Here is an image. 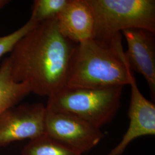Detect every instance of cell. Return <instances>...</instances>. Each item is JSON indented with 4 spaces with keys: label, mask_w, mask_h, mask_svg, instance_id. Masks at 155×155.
Listing matches in <instances>:
<instances>
[{
    "label": "cell",
    "mask_w": 155,
    "mask_h": 155,
    "mask_svg": "<svg viewBox=\"0 0 155 155\" xmlns=\"http://www.w3.org/2000/svg\"><path fill=\"white\" fill-rule=\"evenodd\" d=\"M76 45L61 35L56 18L39 23L9 52L12 77L28 83L31 93L48 98L66 87Z\"/></svg>",
    "instance_id": "obj_1"
},
{
    "label": "cell",
    "mask_w": 155,
    "mask_h": 155,
    "mask_svg": "<svg viewBox=\"0 0 155 155\" xmlns=\"http://www.w3.org/2000/svg\"><path fill=\"white\" fill-rule=\"evenodd\" d=\"M133 76L122 48L121 35L110 42L91 38L76 45L66 87H124L130 84Z\"/></svg>",
    "instance_id": "obj_2"
},
{
    "label": "cell",
    "mask_w": 155,
    "mask_h": 155,
    "mask_svg": "<svg viewBox=\"0 0 155 155\" xmlns=\"http://www.w3.org/2000/svg\"><path fill=\"white\" fill-rule=\"evenodd\" d=\"M94 18L93 39L109 42L132 28L155 33V0H86Z\"/></svg>",
    "instance_id": "obj_3"
},
{
    "label": "cell",
    "mask_w": 155,
    "mask_h": 155,
    "mask_svg": "<svg viewBox=\"0 0 155 155\" xmlns=\"http://www.w3.org/2000/svg\"><path fill=\"white\" fill-rule=\"evenodd\" d=\"M123 86L101 89L64 87L48 98L46 109L73 114L100 128L111 122L121 106Z\"/></svg>",
    "instance_id": "obj_4"
},
{
    "label": "cell",
    "mask_w": 155,
    "mask_h": 155,
    "mask_svg": "<svg viewBox=\"0 0 155 155\" xmlns=\"http://www.w3.org/2000/svg\"><path fill=\"white\" fill-rule=\"evenodd\" d=\"M45 130L50 137L82 155L98 145L105 135L100 128L73 114L47 110Z\"/></svg>",
    "instance_id": "obj_5"
},
{
    "label": "cell",
    "mask_w": 155,
    "mask_h": 155,
    "mask_svg": "<svg viewBox=\"0 0 155 155\" xmlns=\"http://www.w3.org/2000/svg\"><path fill=\"white\" fill-rule=\"evenodd\" d=\"M46 107L41 103L14 106L0 116V148L45 134Z\"/></svg>",
    "instance_id": "obj_6"
},
{
    "label": "cell",
    "mask_w": 155,
    "mask_h": 155,
    "mask_svg": "<svg viewBox=\"0 0 155 155\" xmlns=\"http://www.w3.org/2000/svg\"><path fill=\"white\" fill-rule=\"evenodd\" d=\"M131 93L128 117L129 125L120 142L107 155H121L133 140L155 134V105L140 91L133 76L130 83Z\"/></svg>",
    "instance_id": "obj_7"
},
{
    "label": "cell",
    "mask_w": 155,
    "mask_h": 155,
    "mask_svg": "<svg viewBox=\"0 0 155 155\" xmlns=\"http://www.w3.org/2000/svg\"><path fill=\"white\" fill-rule=\"evenodd\" d=\"M122 32L127 42L125 55L127 63L132 70L144 77L155 100V33L140 28L128 29Z\"/></svg>",
    "instance_id": "obj_8"
},
{
    "label": "cell",
    "mask_w": 155,
    "mask_h": 155,
    "mask_svg": "<svg viewBox=\"0 0 155 155\" xmlns=\"http://www.w3.org/2000/svg\"><path fill=\"white\" fill-rule=\"evenodd\" d=\"M56 19L61 35L74 43L93 38L94 16L86 0H68Z\"/></svg>",
    "instance_id": "obj_9"
},
{
    "label": "cell",
    "mask_w": 155,
    "mask_h": 155,
    "mask_svg": "<svg viewBox=\"0 0 155 155\" xmlns=\"http://www.w3.org/2000/svg\"><path fill=\"white\" fill-rule=\"evenodd\" d=\"M31 93L28 83H18L13 80L9 59L6 58L0 65V116L8 109L19 104Z\"/></svg>",
    "instance_id": "obj_10"
},
{
    "label": "cell",
    "mask_w": 155,
    "mask_h": 155,
    "mask_svg": "<svg viewBox=\"0 0 155 155\" xmlns=\"http://www.w3.org/2000/svg\"><path fill=\"white\" fill-rule=\"evenodd\" d=\"M21 155H83L45 134L29 141Z\"/></svg>",
    "instance_id": "obj_11"
},
{
    "label": "cell",
    "mask_w": 155,
    "mask_h": 155,
    "mask_svg": "<svg viewBox=\"0 0 155 155\" xmlns=\"http://www.w3.org/2000/svg\"><path fill=\"white\" fill-rule=\"evenodd\" d=\"M68 2V0H35L30 19L39 24L56 18Z\"/></svg>",
    "instance_id": "obj_12"
},
{
    "label": "cell",
    "mask_w": 155,
    "mask_h": 155,
    "mask_svg": "<svg viewBox=\"0 0 155 155\" xmlns=\"http://www.w3.org/2000/svg\"><path fill=\"white\" fill-rule=\"evenodd\" d=\"M38 24L29 18L27 22L16 31L5 36L0 37V59L6 54L9 53L17 41Z\"/></svg>",
    "instance_id": "obj_13"
},
{
    "label": "cell",
    "mask_w": 155,
    "mask_h": 155,
    "mask_svg": "<svg viewBox=\"0 0 155 155\" xmlns=\"http://www.w3.org/2000/svg\"><path fill=\"white\" fill-rule=\"evenodd\" d=\"M11 1L9 0H0V10L8 4Z\"/></svg>",
    "instance_id": "obj_14"
}]
</instances>
